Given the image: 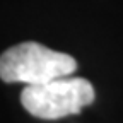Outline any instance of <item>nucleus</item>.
<instances>
[{
  "label": "nucleus",
  "mask_w": 123,
  "mask_h": 123,
  "mask_svg": "<svg viewBox=\"0 0 123 123\" xmlns=\"http://www.w3.org/2000/svg\"><path fill=\"white\" fill-rule=\"evenodd\" d=\"M75 68L77 62L70 55L50 50L34 41L15 44L0 55V79L7 84L38 86L68 77Z\"/></svg>",
  "instance_id": "nucleus-1"
},
{
  "label": "nucleus",
  "mask_w": 123,
  "mask_h": 123,
  "mask_svg": "<svg viewBox=\"0 0 123 123\" xmlns=\"http://www.w3.org/2000/svg\"><path fill=\"white\" fill-rule=\"evenodd\" d=\"M94 87L80 77H60L38 86H26L21 92L24 110L41 120H58L77 115L94 101Z\"/></svg>",
  "instance_id": "nucleus-2"
}]
</instances>
